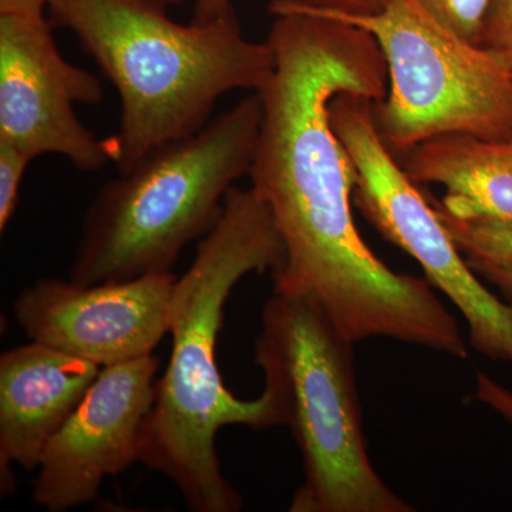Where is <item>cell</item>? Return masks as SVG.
<instances>
[{
    "mask_svg": "<svg viewBox=\"0 0 512 512\" xmlns=\"http://www.w3.org/2000/svg\"><path fill=\"white\" fill-rule=\"evenodd\" d=\"M353 343L309 293L274 292L265 303L255 363L302 458L291 512L416 511L367 454Z\"/></svg>",
    "mask_w": 512,
    "mask_h": 512,
    "instance_id": "5b68a950",
    "label": "cell"
},
{
    "mask_svg": "<svg viewBox=\"0 0 512 512\" xmlns=\"http://www.w3.org/2000/svg\"><path fill=\"white\" fill-rule=\"evenodd\" d=\"M153 2L158 3V5L168 6L178 5V3H183L184 0H153Z\"/></svg>",
    "mask_w": 512,
    "mask_h": 512,
    "instance_id": "7402d4cb",
    "label": "cell"
},
{
    "mask_svg": "<svg viewBox=\"0 0 512 512\" xmlns=\"http://www.w3.org/2000/svg\"><path fill=\"white\" fill-rule=\"evenodd\" d=\"M33 160L25 151L0 140V232H5L18 208L20 185Z\"/></svg>",
    "mask_w": 512,
    "mask_h": 512,
    "instance_id": "5bb4252c",
    "label": "cell"
},
{
    "mask_svg": "<svg viewBox=\"0 0 512 512\" xmlns=\"http://www.w3.org/2000/svg\"><path fill=\"white\" fill-rule=\"evenodd\" d=\"M101 367L30 340L0 356V478L13 487L12 466L36 470L49 440L72 416Z\"/></svg>",
    "mask_w": 512,
    "mask_h": 512,
    "instance_id": "8fae6325",
    "label": "cell"
},
{
    "mask_svg": "<svg viewBox=\"0 0 512 512\" xmlns=\"http://www.w3.org/2000/svg\"><path fill=\"white\" fill-rule=\"evenodd\" d=\"M153 0H49L119 93L116 167L127 173L154 148L197 133L232 90L258 93L275 69L272 47L248 40L234 9L181 25Z\"/></svg>",
    "mask_w": 512,
    "mask_h": 512,
    "instance_id": "3957f363",
    "label": "cell"
},
{
    "mask_svg": "<svg viewBox=\"0 0 512 512\" xmlns=\"http://www.w3.org/2000/svg\"><path fill=\"white\" fill-rule=\"evenodd\" d=\"M468 266L480 278L493 284L503 295L504 301L512 305V268L490 264V262L466 259Z\"/></svg>",
    "mask_w": 512,
    "mask_h": 512,
    "instance_id": "d6986e66",
    "label": "cell"
},
{
    "mask_svg": "<svg viewBox=\"0 0 512 512\" xmlns=\"http://www.w3.org/2000/svg\"><path fill=\"white\" fill-rule=\"evenodd\" d=\"M480 46L512 70V0H490L481 29Z\"/></svg>",
    "mask_w": 512,
    "mask_h": 512,
    "instance_id": "2e32d148",
    "label": "cell"
},
{
    "mask_svg": "<svg viewBox=\"0 0 512 512\" xmlns=\"http://www.w3.org/2000/svg\"><path fill=\"white\" fill-rule=\"evenodd\" d=\"M234 9L231 0H195L194 19L192 22L205 23L220 18Z\"/></svg>",
    "mask_w": 512,
    "mask_h": 512,
    "instance_id": "ffe728a7",
    "label": "cell"
},
{
    "mask_svg": "<svg viewBox=\"0 0 512 512\" xmlns=\"http://www.w3.org/2000/svg\"><path fill=\"white\" fill-rule=\"evenodd\" d=\"M285 245L274 215L254 188L231 187L214 228L200 239L190 268L175 281L170 360L141 434L140 463L173 481L194 512H238L244 498L222 473L218 431L279 427L264 392L238 399L217 365V339L232 289L244 276L275 274Z\"/></svg>",
    "mask_w": 512,
    "mask_h": 512,
    "instance_id": "7a4b0ae2",
    "label": "cell"
},
{
    "mask_svg": "<svg viewBox=\"0 0 512 512\" xmlns=\"http://www.w3.org/2000/svg\"><path fill=\"white\" fill-rule=\"evenodd\" d=\"M301 3V2H299ZM305 8L366 30L387 64L386 97L373 103L377 130L400 160L431 138L512 134V70L464 39L421 0H390L376 15Z\"/></svg>",
    "mask_w": 512,
    "mask_h": 512,
    "instance_id": "8992f818",
    "label": "cell"
},
{
    "mask_svg": "<svg viewBox=\"0 0 512 512\" xmlns=\"http://www.w3.org/2000/svg\"><path fill=\"white\" fill-rule=\"evenodd\" d=\"M437 18L464 39L480 46L481 29L490 0H421Z\"/></svg>",
    "mask_w": 512,
    "mask_h": 512,
    "instance_id": "9a60e30c",
    "label": "cell"
},
{
    "mask_svg": "<svg viewBox=\"0 0 512 512\" xmlns=\"http://www.w3.org/2000/svg\"><path fill=\"white\" fill-rule=\"evenodd\" d=\"M402 167L417 185H441V207L454 217L512 224V134L431 138L404 156Z\"/></svg>",
    "mask_w": 512,
    "mask_h": 512,
    "instance_id": "7c38bea8",
    "label": "cell"
},
{
    "mask_svg": "<svg viewBox=\"0 0 512 512\" xmlns=\"http://www.w3.org/2000/svg\"><path fill=\"white\" fill-rule=\"evenodd\" d=\"M373 103L349 92L330 103L332 126L356 167L353 204L386 241L416 259L430 284L457 306L471 348L512 363V305L481 284L429 197L384 144Z\"/></svg>",
    "mask_w": 512,
    "mask_h": 512,
    "instance_id": "52a82bcc",
    "label": "cell"
},
{
    "mask_svg": "<svg viewBox=\"0 0 512 512\" xmlns=\"http://www.w3.org/2000/svg\"><path fill=\"white\" fill-rule=\"evenodd\" d=\"M269 10L275 69L258 92L262 123L248 174L285 245L274 292L315 296L352 342L387 338L450 352L460 325L429 279L394 272L357 231L356 167L330 121L339 94L386 97L382 50L366 30L295 0H274Z\"/></svg>",
    "mask_w": 512,
    "mask_h": 512,
    "instance_id": "6da1fadb",
    "label": "cell"
},
{
    "mask_svg": "<svg viewBox=\"0 0 512 512\" xmlns=\"http://www.w3.org/2000/svg\"><path fill=\"white\" fill-rule=\"evenodd\" d=\"M261 123V97L251 92L104 185L84 215L70 281L90 286L171 272L183 249L214 228L229 188L249 173Z\"/></svg>",
    "mask_w": 512,
    "mask_h": 512,
    "instance_id": "277c9868",
    "label": "cell"
},
{
    "mask_svg": "<svg viewBox=\"0 0 512 512\" xmlns=\"http://www.w3.org/2000/svg\"><path fill=\"white\" fill-rule=\"evenodd\" d=\"M429 200L464 258L512 268V224L457 218L436 198Z\"/></svg>",
    "mask_w": 512,
    "mask_h": 512,
    "instance_id": "4fadbf2b",
    "label": "cell"
},
{
    "mask_svg": "<svg viewBox=\"0 0 512 512\" xmlns=\"http://www.w3.org/2000/svg\"><path fill=\"white\" fill-rule=\"evenodd\" d=\"M470 400H476L491 407L512 426V392L495 382L490 376L483 372L477 373L476 392L471 394Z\"/></svg>",
    "mask_w": 512,
    "mask_h": 512,
    "instance_id": "e0dca14e",
    "label": "cell"
},
{
    "mask_svg": "<svg viewBox=\"0 0 512 512\" xmlns=\"http://www.w3.org/2000/svg\"><path fill=\"white\" fill-rule=\"evenodd\" d=\"M103 94L94 74L60 55L45 15H0V140L33 158L62 156L84 173L114 164L116 138H97L74 111Z\"/></svg>",
    "mask_w": 512,
    "mask_h": 512,
    "instance_id": "ba28073f",
    "label": "cell"
},
{
    "mask_svg": "<svg viewBox=\"0 0 512 512\" xmlns=\"http://www.w3.org/2000/svg\"><path fill=\"white\" fill-rule=\"evenodd\" d=\"M313 8L346 13V15L370 16L382 12L390 0H296Z\"/></svg>",
    "mask_w": 512,
    "mask_h": 512,
    "instance_id": "ac0fdd59",
    "label": "cell"
},
{
    "mask_svg": "<svg viewBox=\"0 0 512 512\" xmlns=\"http://www.w3.org/2000/svg\"><path fill=\"white\" fill-rule=\"evenodd\" d=\"M49 0H0V15H45Z\"/></svg>",
    "mask_w": 512,
    "mask_h": 512,
    "instance_id": "44dd1931",
    "label": "cell"
},
{
    "mask_svg": "<svg viewBox=\"0 0 512 512\" xmlns=\"http://www.w3.org/2000/svg\"><path fill=\"white\" fill-rule=\"evenodd\" d=\"M157 370L153 355L101 367L82 403L43 450L33 483L37 507L64 512L90 504L106 478L140 461Z\"/></svg>",
    "mask_w": 512,
    "mask_h": 512,
    "instance_id": "30bf717a",
    "label": "cell"
},
{
    "mask_svg": "<svg viewBox=\"0 0 512 512\" xmlns=\"http://www.w3.org/2000/svg\"><path fill=\"white\" fill-rule=\"evenodd\" d=\"M175 281L173 272L90 286L39 279L16 296L13 315L30 340L120 365L153 355L170 333Z\"/></svg>",
    "mask_w": 512,
    "mask_h": 512,
    "instance_id": "9c48e42d",
    "label": "cell"
}]
</instances>
